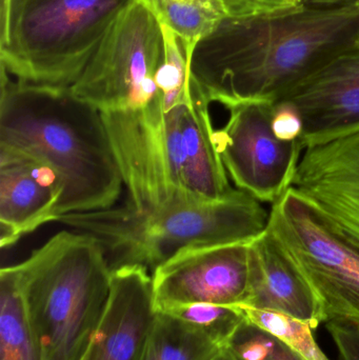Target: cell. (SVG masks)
Listing matches in <instances>:
<instances>
[{"mask_svg": "<svg viewBox=\"0 0 359 360\" xmlns=\"http://www.w3.org/2000/svg\"><path fill=\"white\" fill-rule=\"evenodd\" d=\"M131 0H1V68L19 82L72 88Z\"/></svg>", "mask_w": 359, "mask_h": 360, "instance_id": "obj_5", "label": "cell"}, {"mask_svg": "<svg viewBox=\"0 0 359 360\" xmlns=\"http://www.w3.org/2000/svg\"><path fill=\"white\" fill-rule=\"evenodd\" d=\"M301 6L313 8H333L356 6L359 0H299Z\"/></svg>", "mask_w": 359, "mask_h": 360, "instance_id": "obj_23", "label": "cell"}, {"mask_svg": "<svg viewBox=\"0 0 359 360\" xmlns=\"http://www.w3.org/2000/svg\"><path fill=\"white\" fill-rule=\"evenodd\" d=\"M0 360H42L16 264L0 271Z\"/></svg>", "mask_w": 359, "mask_h": 360, "instance_id": "obj_16", "label": "cell"}, {"mask_svg": "<svg viewBox=\"0 0 359 360\" xmlns=\"http://www.w3.org/2000/svg\"><path fill=\"white\" fill-rule=\"evenodd\" d=\"M42 360H80L107 309L112 270L100 243L63 231L16 264Z\"/></svg>", "mask_w": 359, "mask_h": 360, "instance_id": "obj_4", "label": "cell"}, {"mask_svg": "<svg viewBox=\"0 0 359 360\" xmlns=\"http://www.w3.org/2000/svg\"><path fill=\"white\" fill-rule=\"evenodd\" d=\"M249 248L250 293L244 307L282 313L316 329L322 323L318 298L273 235L266 231Z\"/></svg>", "mask_w": 359, "mask_h": 360, "instance_id": "obj_14", "label": "cell"}, {"mask_svg": "<svg viewBox=\"0 0 359 360\" xmlns=\"http://www.w3.org/2000/svg\"><path fill=\"white\" fill-rule=\"evenodd\" d=\"M242 190L217 201L181 200L155 210L126 202L86 213L60 216L56 222L94 237L112 271L139 266L153 273L187 250L251 243L268 230L270 210Z\"/></svg>", "mask_w": 359, "mask_h": 360, "instance_id": "obj_3", "label": "cell"}, {"mask_svg": "<svg viewBox=\"0 0 359 360\" xmlns=\"http://www.w3.org/2000/svg\"><path fill=\"white\" fill-rule=\"evenodd\" d=\"M164 59L162 23L145 0H131L71 89L98 110L107 129L157 97Z\"/></svg>", "mask_w": 359, "mask_h": 360, "instance_id": "obj_6", "label": "cell"}, {"mask_svg": "<svg viewBox=\"0 0 359 360\" xmlns=\"http://www.w3.org/2000/svg\"><path fill=\"white\" fill-rule=\"evenodd\" d=\"M290 188L359 249V128L306 148Z\"/></svg>", "mask_w": 359, "mask_h": 360, "instance_id": "obj_10", "label": "cell"}, {"mask_svg": "<svg viewBox=\"0 0 359 360\" xmlns=\"http://www.w3.org/2000/svg\"><path fill=\"white\" fill-rule=\"evenodd\" d=\"M228 110L227 122L214 134L228 176L238 190L273 205L290 188L303 143L301 139L280 141L274 135V105L269 101H250Z\"/></svg>", "mask_w": 359, "mask_h": 360, "instance_id": "obj_8", "label": "cell"}, {"mask_svg": "<svg viewBox=\"0 0 359 360\" xmlns=\"http://www.w3.org/2000/svg\"><path fill=\"white\" fill-rule=\"evenodd\" d=\"M247 321L280 338L305 360H331L314 340L313 329L308 323L282 313L256 310L238 306Z\"/></svg>", "mask_w": 359, "mask_h": 360, "instance_id": "obj_19", "label": "cell"}, {"mask_svg": "<svg viewBox=\"0 0 359 360\" xmlns=\"http://www.w3.org/2000/svg\"><path fill=\"white\" fill-rule=\"evenodd\" d=\"M223 350L202 332L172 315L156 312L135 360H212Z\"/></svg>", "mask_w": 359, "mask_h": 360, "instance_id": "obj_17", "label": "cell"}, {"mask_svg": "<svg viewBox=\"0 0 359 360\" xmlns=\"http://www.w3.org/2000/svg\"><path fill=\"white\" fill-rule=\"evenodd\" d=\"M327 328L339 351V360H359L358 330L335 323H328Z\"/></svg>", "mask_w": 359, "mask_h": 360, "instance_id": "obj_21", "label": "cell"}, {"mask_svg": "<svg viewBox=\"0 0 359 360\" xmlns=\"http://www.w3.org/2000/svg\"><path fill=\"white\" fill-rule=\"evenodd\" d=\"M272 130L280 141H299L303 135V120L297 110L285 103H273Z\"/></svg>", "mask_w": 359, "mask_h": 360, "instance_id": "obj_20", "label": "cell"}, {"mask_svg": "<svg viewBox=\"0 0 359 360\" xmlns=\"http://www.w3.org/2000/svg\"><path fill=\"white\" fill-rule=\"evenodd\" d=\"M268 230L315 294L322 323L359 331V249L291 188L271 205Z\"/></svg>", "mask_w": 359, "mask_h": 360, "instance_id": "obj_7", "label": "cell"}, {"mask_svg": "<svg viewBox=\"0 0 359 360\" xmlns=\"http://www.w3.org/2000/svg\"><path fill=\"white\" fill-rule=\"evenodd\" d=\"M212 360H237L235 359V356H234L233 354H232L231 352H230L228 349H223V351H221V353H219L218 355H217L215 359H213Z\"/></svg>", "mask_w": 359, "mask_h": 360, "instance_id": "obj_25", "label": "cell"}, {"mask_svg": "<svg viewBox=\"0 0 359 360\" xmlns=\"http://www.w3.org/2000/svg\"><path fill=\"white\" fill-rule=\"evenodd\" d=\"M292 105L303 120V149L359 128V46L299 82L276 103Z\"/></svg>", "mask_w": 359, "mask_h": 360, "instance_id": "obj_11", "label": "cell"}, {"mask_svg": "<svg viewBox=\"0 0 359 360\" xmlns=\"http://www.w3.org/2000/svg\"><path fill=\"white\" fill-rule=\"evenodd\" d=\"M250 243L181 252L152 273L156 312L181 304L244 306L250 293Z\"/></svg>", "mask_w": 359, "mask_h": 360, "instance_id": "obj_9", "label": "cell"}, {"mask_svg": "<svg viewBox=\"0 0 359 360\" xmlns=\"http://www.w3.org/2000/svg\"><path fill=\"white\" fill-rule=\"evenodd\" d=\"M0 146L58 173L65 186L58 218L109 209L122 194L124 179L100 113L71 88L19 82L1 68Z\"/></svg>", "mask_w": 359, "mask_h": 360, "instance_id": "obj_2", "label": "cell"}, {"mask_svg": "<svg viewBox=\"0 0 359 360\" xmlns=\"http://www.w3.org/2000/svg\"><path fill=\"white\" fill-rule=\"evenodd\" d=\"M63 181L46 162L0 146V247L57 221Z\"/></svg>", "mask_w": 359, "mask_h": 360, "instance_id": "obj_12", "label": "cell"}, {"mask_svg": "<svg viewBox=\"0 0 359 360\" xmlns=\"http://www.w3.org/2000/svg\"><path fill=\"white\" fill-rule=\"evenodd\" d=\"M162 25L174 32L193 53L196 44L221 22L253 15L240 0H145Z\"/></svg>", "mask_w": 359, "mask_h": 360, "instance_id": "obj_15", "label": "cell"}, {"mask_svg": "<svg viewBox=\"0 0 359 360\" xmlns=\"http://www.w3.org/2000/svg\"><path fill=\"white\" fill-rule=\"evenodd\" d=\"M155 315L149 271L139 266L112 271L105 315L80 360L136 359Z\"/></svg>", "mask_w": 359, "mask_h": 360, "instance_id": "obj_13", "label": "cell"}, {"mask_svg": "<svg viewBox=\"0 0 359 360\" xmlns=\"http://www.w3.org/2000/svg\"><path fill=\"white\" fill-rule=\"evenodd\" d=\"M266 360H305L299 356L290 347L278 338L272 352Z\"/></svg>", "mask_w": 359, "mask_h": 360, "instance_id": "obj_24", "label": "cell"}, {"mask_svg": "<svg viewBox=\"0 0 359 360\" xmlns=\"http://www.w3.org/2000/svg\"><path fill=\"white\" fill-rule=\"evenodd\" d=\"M202 332L221 348H227L238 328L246 321L238 306L212 304H181L160 311Z\"/></svg>", "mask_w": 359, "mask_h": 360, "instance_id": "obj_18", "label": "cell"}, {"mask_svg": "<svg viewBox=\"0 0 359 360\" xmlns=\"http://www.w3.org/2000/svg\"><path fill=\"white\" fill-rule=\"evenodd\" d=\"M356 46L359 4L234 17L196 44L190 74L211 103H274Z\"/></svg>", "mask_w": 359, "mask_h": 360, "instance_id": "obj_1", "label": "cell"}, {"mask_svg": "<svg viewBox=\"0 0 359 360\" xmlns=\"http://www.w3.org/2000/svg\"><path fill=\"white\" fill-rule=\"evenodd\" d=\"M253 15L288 12L303 8L299 0H240Z\"/></svg>", "mask_w": 359, "mask_h": 360, "instance_id": "obj_22", "label": "cell"}]
</instances>
